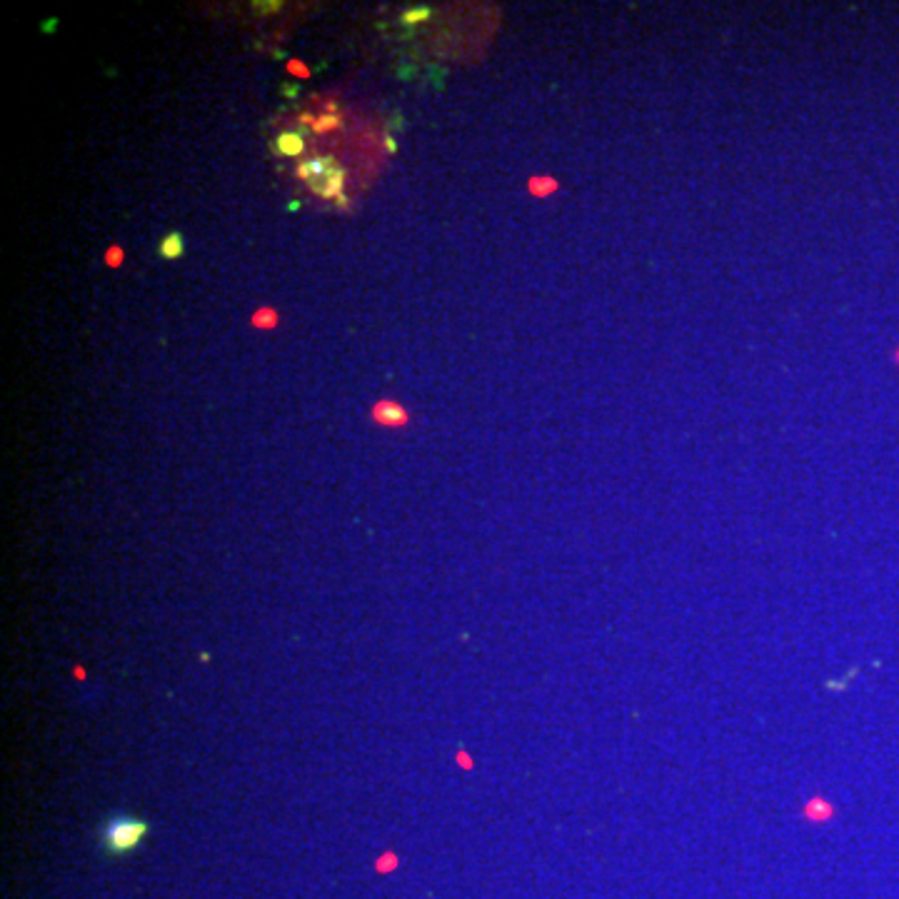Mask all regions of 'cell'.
<instances>
[{
	"mask_svg": "<svg viewBox=\"0 0 899 899\" xmlns=\"http://www.w3.org/2000/svg\"><path fill=\"white\" fill-rule=\"evenodd\" d=\"M527 188H530V193L535 195V198H547V195L557 193L560 185H557V180L550 178V175H537V178H532L530 183H527Z\"/></svg>",
	"mask_w": 899,
	"mask_h": 899,
	"instance_id": "obj_4",
	"label": "cell"
},
{
	"mask_svg": "<svg viewBox=\"0 0 899 899\" xmlns=\"http://www.w3.org/2000/svg\"><path fill=\"white\" fill-rule=\"evenodd\" d=\"M802 815H805L810 822H825L830 820V817H835V807H832L830 802L822 800V797H812V800L805 805V810H802Z\"/></svg>",
	"mask_w": 899,
	"mask_h": 899,
	"instance_id": "obj_2",
	"label": "cell"
},
{
	"mask_svg": "<svg viewBox=\"0 0 899 899\" xmlns=\"http://www.w3.org/2000/svg\"><path fill=\"white\" fill-rule=\"evenodd\" d=\"M145 825L143 822H135L130 817H115L113 822L105 830V847L110 852H128L143 840Z\"/></svg>",
	"mask_w": 899,
	"mask_h": 899,
	"instance_id": "obj_1",
	"label": "cell"
},
{
	"mask_svg": "<svg viewBox=\"0 0 899 899\" xmlns=\"http://www.w3.org/2000/svg\"><path fill=\"white\" fill-rule=\"evenodd\" d=\"M895 360H897V363H899V350H897V353H895Z\"/></svg>",
	"mask_w": 899,
	"mask_h": 899,
	"instance_id": "obj_5",
	"label": "cell"
},
{
	"mask_svg": "<svg viewBox=\"0 0 899 899\" xmlns=\"http://www.w3.org/2000/svg\"><path fill=\"white\" fill-rule=\"evenodd\" d=\"M185 253V243H183V235L178 230H170L163 240H160V255L165 260H178L183 258Z\"/></svg>",
	"mask_w": 899,
	"mask_h": 899,
	"instance_id": "obj_3",
	"label": "cell"
}]
</instances>
